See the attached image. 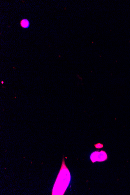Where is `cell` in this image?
Wrapping results in <instances>:
<instances>
[{"instance_id":"cell-1","label":"cell","mask_w":130,"mask_h":195,"mask_svg":"<svg viewBox=\"0 0 130 195\" xmlns=\"http://www.w3.org/2000/svg\"><path fill=\"white\" fill-rule=\"evenodd\" d=\"M71 175L67 168L64 159L59 172L55 182L52 195H63L70 184Z\"/></svg>"},{"instance_id":"cell-2","label":"cell","mask_w":130,"mask_h":195,"mask_svg":"<svg viewBox=\"0 0 130 195\" xmlns=\"http://www.w3.org/2000/svg\"><path fill=\"white\" fill-rule=\"evenodd\" d=\"M108 158L107 154L105 151L101 150L100 152L96 151L90 155V159L92 163L96 161L103 162L106 161Z\"/></svg>"},{"instance_id":"cell-3","label":"cell","mask_w":130,"mask_h":195,"mask_svg":"<svg viewBox=\"0 0 130 195\" xmlns=\"http://www.w3.org/2000/svg\"><path fill=\"white\" fill-rule=\"evenodd\" d=\"M20 24L22 27L25 28H28L30 25L29 21L26 19H22L21 21Z\"/></svg>"}]
</instances>
